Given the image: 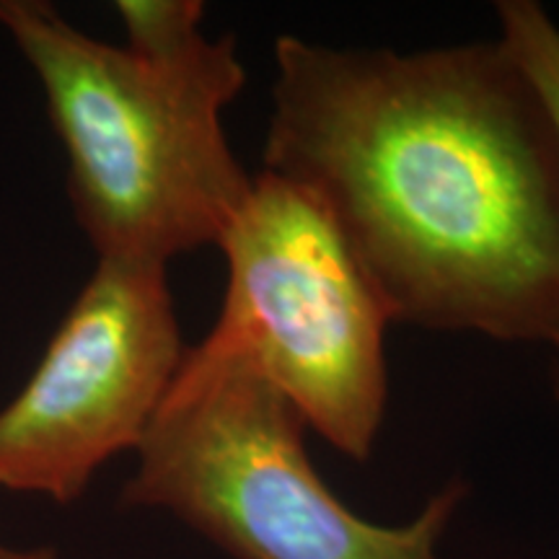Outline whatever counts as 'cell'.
<instances>
[{
  "mask_svg": "<svg viewBox=\"0 0 559 559\" xmlns=\"http://www.w3.org/2000/svg\"><path fill=\"white\" fill-rule=\"evenodd\" d=\"M264 171L326 210L402 324L559 342V130L495 41H275Z\"/></svg>",
  "mask_w": 559,
  "mask_h": 559,
  "instance_id": "6da1fadb",
  "label": "cell"
},
{
  "mask_svg": "<svg viewBox=\"0 0 559 559\" xmlns=\"http://www.w3.org/2000/svg\"><path fill=\"white\" fill-rule=\"evenodd\" d=\"M0 24L45 88L70 202L99 260L166 267L218 247L254 181L221 122L247 81L234 34L194 29L132 50L41 0H0Z\"/></svg>",
  "mask_w": 559,
  "mask_h": 559,
  "instance_id": "7a4b0ae2",
  "label": "cell"
},
{
  "mask_svg": "<svg viewBox=\"0 0 559 559\" xmlns=\"http://www.w3.org/2000/svg\"><path fill=\"white\" fill-rule=\"evenodd\" d=\"M304 430L257 370L187 347L122 502L169 510L234 559H438L466 485H445L404 526H379L321 481Z\"/></svg>",
  "mask_w": 559,
  "mask_h": 559,
  "instance_id": "3957f363",
  "label": "cell"
},
{
  "mask_svg": "<svg viewBox=\"0 0 559 559\" xmlns=\"http://www.w3.org/2000/svg\"><path fill=\"white\" fill-rule=\"evenodd\" d=\"M221 317L200 347L267 379L332 449L366 461L386 412L391 313L326 210L262 171L226 236Z\"/></svg>",
  "mask_w": 559,
  "mask_h": 559,
  "instance_id": "277c9868",
  "label": "cell"
},
{
  "mask_svg": "<svg viewBox=\"0 0 559 559\" xmlns=\"http://www.w3.org/2000/svg\"><path fill=\"white\" fill-rule=\"evenodd\" d=\"M185 353L166 267L99 260L0 409V489L81 498L99 466L138 449Z\"/></svg>",
  "mask_w": 559,
  "mask_h": 559,
  "instance_id": "5b68a950",
  "label": "cell"
},
{
  "mask_svg": "<svg viewBox=\"0 0 559 559\" xmlns=\"http://www.w3.org/2000/svg\"><path fill=\"white\" fill-rule=\"evenodd\" d=\"M495 13L500 21L498 41L539 91L559 130V26L534 0H502L495 5ZM555 396L559 402V366L555 370Z\"/></svg>",
  "mask_w": 559,
  "mask_h": 559,
  "instance_id": "8992f818",
  "label": "cell"
},
{
  "mask_svg": "<svg viewBox=\"0 0 559 559\" xmlns=\"http://www.w3.org/2000/svg\"><path fill=\"white\" fill-rule=\"evenodd\" d=\"M0 559H58L52 549H13L0 544Z\"/></svg>",
  "mask_w": 559,
  "mask_h": 559,
  "instance_id": "52a82bcc",
  "label": "cell"
}]
</instances>
